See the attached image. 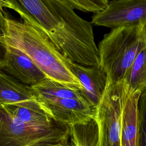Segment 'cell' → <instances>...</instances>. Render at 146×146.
<instances>
[{"label":"cell","mask_w":146,"mask_h":146,"mask_svg":"<svg viewBox=\"0 0 146 146\" xmlns=\"http://www.w3.org/2000/svg\"><path fill=\"white\" fill-rule=\"evenodd\" d=\"M91 23L111 29L146 24V0H113L101 12L95 14Z\"/></svg>","instance_id":"6"},{"label":"cell","mask_w":146,"mask_h":146,"mask_svg":"<svg viewBox=\"0 0 146 146\" xmlns=\"http://www.w3.org/2000/svg\"><path fill=\"white\" fill-rule=\"evenodd\" d=\"M37 100L52 99H84L76 88L47 78L39 83L30 86Z\"/></svg>","instance_id":"12"},{"label":"cell","mask_w":146,"mask_h":146,"mask_svg":"<svg viewBox=\"0 0 146 146\" xmlns=\"http://www.w3.org/2000/svg\"><path fill=\"white\" fill-rule=\"evenodd\" d=\"M38 100L54 119L68 126L86 124L96 117V108L84 99Z\"/></svg>","instance_id":"7"},{"label":"cell","mask_w":146,"mask_h":146,"mask_svg":"<svg viewBox=\"0 0 146 146\" xmlns=\"http://www.w3.org/2000/svg\"><path fill=\"white\" fill-rule=\"evenodd\" d=\"M23 22L43 33L68 60L86 67L100 65L91 22L78 16L66 0H6Z\"/></svg>","instance_id":"1"},{"label":"cell","mask_w":146,"mask_h":146,"mask_svg":"<svg viewBox=\"0 0 146 146\" xmlns=\"http://www.w3.org/2000/svg\"><path fill=\"white\" fill-rule=\"evenodd\" d=\"M67 63L83 86V90L80 91L83 98L96 108L108 82L106 71L100 65L86 67L68 59Z\"/></svg>","instance_id":"9"},{"label":"cell","mask_w":146,"mask_h":146,"mask_svg":"<svg viewBox=\"0 0 146 146\" xmlns=\"http://www.w3.org/2000/svg\"><path fill=\"white\" fill-rule=\"evenodd\" d=\"M124 81L129 93L146 90V43L127 72Z\"/></svg>","instance_id":"14"},{"label":"cell","mask_w":146,"mask_h":146,"mask_svg":"<svg viewBox=\"0 0 146 146\" xmlns=\"http://www.w3.org/2000/svg\"><path fill=\"white\" fill-rule=\"evenodd\" d=\"M70 138L67 146H99V131L95 119L86 124L69 126Z\"/></svg>","instance_id":"13"},{"label":"cell","mask_w":146,"mask_h":146,"mask_svg":"<svg viewBox=\"0 0 146 146\" xmlns=\"http://www.w3.org/2000/svg\"><path fill=\"white\" fill-rule=\"evenodd\" d=\"M7 47L6 63L0 70L28 86L36 85L48 78L23 51L11 46Z\"/></svg>","instance_id":"8"},{"label":"cell","mask_w":146,"mask_h":146,"mask_svg":"<svg viewBox=\"0 0 146 146\" xmlns=\"http://www.w3.org/2000/svg\"><path fill=\"white\" fill-rule=\"evenodd\" d=\"M69 126L47 112L0 104V146H67Z\"/></svg>","instance_id":"2"},{"label":"cell","mask_w":146,"mask_h":146,"mask_svg":"<svg viewBox=\"0 0 146 146\" xmlns=\"http://www.w3.org/2000/svg\"><path fill=\"white\" fill-rule=\"evenodd\" d=\"M137 111L139 146H146V90L139 96Z\"/></svg>","instance_id":"16"},{"label":"cell","mask_w":146,"mask_h":146,"mask_svg":"<svg viewBox=\"0 0 146 146\" xmlns=\"http://www.w3.org/2000/svg\"><path fill=\"white\" fill-rule=\"evenodd\" d=\"M146 43L144 26L135 25L113 29L98 45L100 66L108 81L124 80L127 72Z\"/></svg>","instance_id":"4"},{"label":"cell","mask_w":146,"mask_h":146,"mask_svg":"<svg viewBox=\"0 0 146 146\" xmlns=\"http://www.w3.org/2000/svg\"><path fill=\"white\" fill-rule=\"evenodd\" d=\"M7 33L0 38L6 46L26 54L48 78L80 91L83 86L68 66L67 59L41 31L6 14Z\"/></svg>","instance_id":"3"},{"label":"cell","mask_w":146,"mask_h":146,"mask_svg":"<svg viewBox=\"0 0 146 146\" xmlns=\"http://www.w3.org/2000/svg\"><path fill=\"white\" fill-rule=\"evenodd\" d=\"M0 104L15 105L34 110L44 111L48 113L38 102L30 86L23 84L1 70Z\"/></svg>","instance_id":"10"},{"label":"cell","mask_w":146,"mask_h":146,"mask_svg":"<svg viewBox=\"0 0 146 146\" xmlns=\"http://www.w3.org/2000/svg\"><path fill=\"white\" fill-rule=\"evenodd\" d=\"M144 30H145V32H146V24H145V26H144Z\"/></svg>","instance_id":"18"},{"label":"cell","mask_w":146,"mask_h":146,"mask_svg":"<svg viewBox=\"0 0 146 146\" xmlns=\"http://www.w3.org/2000/svg\"><path fill=\"white\" fill-rule=\"evenodd\" d=\"M141 92L129 93L122 115L120 146H139L137 104Z\"/></svg>","instance_id":"11"},{"label":"cell","mask_w":146,"mask_h":146,"mask_svg":"<svg viewBox=\"0 0 146 146\" xmlns=\"http://www.w3.org/2000/svg\"><path fill=\"white\" fill-rule=\"evenodd\" d=\"M129 94L128 87L124 80L108 81L96 107L99 146H120L123 112Z\"/></svg>","instance_id":"5"},{"label":"cell","mask_w":146,"mask_h":146,"mask_svg":"<svg viewBox=\"0 0 146 146\" xmlns=\"http://www.w3.org/2000/svg\"><path fill=\"white\" fill-rule=\"evenodd\" d=\"M66 1L73 9L95 14L104 10L109 4V1L107 0H66Z\"/></svg>","instance_id":"15"},{"label":"cell","mask_w":146,"mask_h":146,"mask_svg":"<svg viewBox=\"0 0 146 146\" xmlns=\"http://www.w3.org/2000/svg\"><path fill=\"white\" fill-rule=\"evenodd\" d=\"M6 6V1L0 0V38L4 37L7 33L6 14L3 9ZM7 52V46L0 40V69L5 64Z\"/></svg>","instance_id":"17"}]
</instances>
